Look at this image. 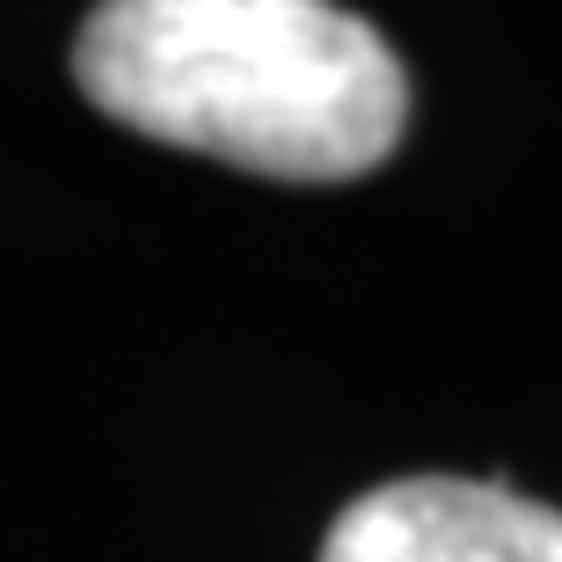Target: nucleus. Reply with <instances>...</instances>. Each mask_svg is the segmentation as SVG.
I'll list each match as a JSON object with an SVG mask.
<instances>
[{"label": "nucleus", "mask_w": 562, "mask_h": 562, "mask_svg": "<svg viewBox=\"0 0 562 562\" xmlns=\"http://www.w3.org/2000/svg\"><path fill=\"white\" fill-rule=\"evenodd\" d=\"M322 562H562V512L497 482L409 475L344 504Z\"/></svg>", "instance_id": "nucleus-2"}, {"label": "nucleus", "mask_w": 562, "mask_h": 562, "mask_svg": "<svg viewBox=\"0 0 562 562\" xmlns=\"http://www.w3.org/2000/svg\"><path fill=\"white\" fill-rule=\"evenodd\" d=\"M74 81L117 125L278 183H351L409 125L402 59L329 0H110Z\"/></svg>", "instance_id": "nucleus-1"}]
</instances>
